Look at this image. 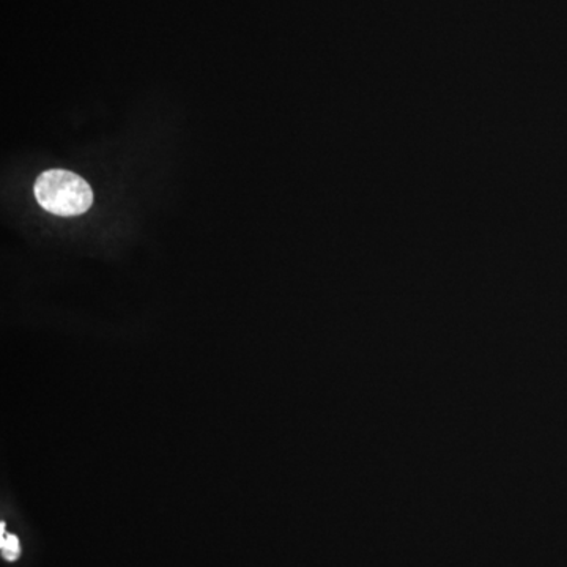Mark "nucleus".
<instances>
[{"label": "nucleus", "mask_w": 567, "mask_h": 567, "mask_svg": "<svg viewBox=\"0 0 567 567\" xmlns=\"http://www.w3.org/2000/svg\"><path fill=\"white\" fill-rule=\"evenodd\" d=\"M0 548H2L3 559L7 561H17L20 558V539L13 535H6V524H2V532H0Z\"/></svg>", "instance_id": "obj_2"}, {"label": "nucleus", "mask_w": 567, "mask_h": 567, "mask_svg": "<svg viewBox=\"0 0 567 567\" xmlns=\"http://www.w3.org/2000/svg\"><path fill=\"white\" fill-rule=\"evenodd\" d=\"M33 193L44 210L58 216L82 215L93 203L91 185L70 171L52 169L41 174Z\"/></svg>", "instance_id": "obj_1"}]
</instances>
